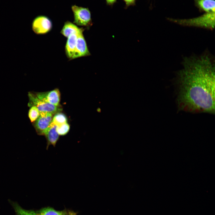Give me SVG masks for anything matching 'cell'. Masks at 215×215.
Masks as SVG:
<instances>
[{
    "label": "cell",
    "instance_id": "obj_1",
    "mask_svg": "<svg viewBox=\"0 0 215 215\" xmlns=\"http://www.w3.org/2000/svg\"><path fill=\"white\" fill-rule=\"evenodd\" d=\"M177 73L176 103L179 111L214 114L215 66L208 53L185 57Z\"/></svg>",
    "mask_w": 215,
    "mask_h": 215
},
{
    "label": "cell",
    "instance_id": "obj_2",
    "mask_svg": "<svg viewBox=\"0 0 215 215\" xmlns=\"http://www.w3.org/2000/svg\"><path fill=\"white\" fill-rule=\"evenodd\" d=\"M215 12L205 13L199 17L185 19L168 18L171 22L179 24L212 30L215 26Z\"/></svg>",
    "mask_w": 215,
    "mask_h": 215
},
{
    "label": "cell",
    "instance_id": "obj_3",
    "mask_svg": "<svg viewBox=\"0 0 215 215\" xmlns=\"http://www.w3.org/2000/svg\"><path fill=\"white\" fill-rule=\"evenodd\" d=\"M16 215H67L68 211H58L52 208H47L38 211L28 210L23 209L17 204L14 205Z\"/></svg>",
    "mask_w": 215,
    "mask_h": 215
},
{
    "label": "cell",
    "instance_id": "obj_4",
    "mask_svg": "<svg viewBox=\"0 0 215 215\" xmlns=\"http://www.w3.org/2000/svg\"><path fill=\"white\" fill-rule=\"evenodd\" d=\"M74 16V22L79 26L88 27L91 23L90 11L85 8L74 5L72 7Z\"/></svg>",
    "mask_w": 215,
    "mask_h": 215
},
{
    "label": "cell",
    "instance_id": "obj_5",
    "mask_svg": "<svg viewBox=\"0 0 215 215\" xmlns=\"http://www.w3.org/2000/svg\"><path fill=\"white\" fill-rule=\"evenodd\" d=\"M33 32L38 35H42L49 32L52 28V23L47 17L39 16L33 20L32 25Z\"/></svg>",
    "mask_w": 215,
    "mask_h": 215
},
{
    "label": "cell",
    "instance_id": "obj_6",
    "mask_svg": "<svg viewBox=\"0 0 215 215\" xmlns=\"http://www.w3.org/2000/svg\"><path fill=\"white\" fill-rule=\"evenodd\" d=\"M28 96L32 104L37 108L40 113H48L53 114L61 110L57 106L39 99L36 95L29 93Z\"/></svg>",
    "mask_w": 215,
    "mask_h": 215
},
{
    "label": "cell",
    "instance_id": "obj_7",
    "mask_svg": "<svg viewBox=\"0 0 215 215\" xmlns=\"http://www.w3.org/2000/svg\"><path fill=\"white\" fill-rule=\"evenodd\" d=\"M83 31H82L78 34L75 51L72 60L90 55L83 35Z\"/></svg>",
    "mask_w": 215,
    "mask_h": 215
},
{
    "label": "cell",
    "instance_id": "obj_8",
    "mask_svg": "<svg viewBox=\"0 0 215 215\" xmlns=\"http://www.w3.org/2000/svg\"><path fill=\"white\" fill-rule=\"evenodd\" d=\"M53 114L48 113H40V115L36 120L35 127L39 134L43 135L44 131L51 123Z\"/></svg>",
    "mask_w": 215,
    "mask_h": 215
},
{
    "label": "cell",
    "instance_id": "obj_9",
    "mask_svg": "<svg viewBox=\"0 0 215 215\" xmlns=\"http://www.w3.org/2000/svg\"><path fill=\"white\" fill-rule=\"evenodd\" d=\"M39 99L58 106L60 101V93L58 89L46 92L38 93L36 94Z\"/></svg>",
    "mask_w": 215,
    "mask_h": 215
},
{
    "label": "cell",
    "instance_id": "obj_10",
    "mask_svg": "<svg viewBox=\"0 0 215 215\" xmlns=\"http://www.w3.org/2000/svg\"><path fill=\"white\" fill-rule=\"evenodd\" d=\"M56 126L51 122L44 132L43 135L45 136L47 140V150L50 145L55 147L59 139V135L56 131Z\"/></svg>",
    "mask_w": 215,
    "mask_h": 215
},
{
    "label": "cell",
    "instance_id": "obj_11",
    "mask_svg": "<svg viewBox=\"0 0 215 215\" xmlns=\"http://www.w3.org/2000/svg\"><path fill=\"white\" fill-rule=\"evenodd\" d=\"M78 33L72 34L67 38L65 50L67 57L70 60L72 59L74 54Z\"/></svg>",
    "mask_w": 215,
    "mask_h": 215
},
{
    "label": "cell",
    "instance_id": "obj_12",
    "mask_svg": "<svg viewBox=\"0 0 215 215\" xmlns=\"http://www.w3.org/2000/svg\"><path fill=\"white\" fill-rule=\"evenodd\" d=\"M82 30H84L83 28H79L75 24L67 21L65 23L60 33L63 36L67 38L72 34L78 33Z\"/></svg>",
    "mask_w": 215,
    "mask_h": 215
},
{
    "label": "cell",
    "instance_id": "obj_13",
    "mask_svg": "<svg viewBox=\"0 0 215 215\" xmlns=\"http://www.w3.org/2000/svg\"><path fill=\"white\" fill-rule=\"evenodd\" d=\"M196 6L205 13L215 12L214 0H194Z\"/></svg>",
    "mask_w": 215,
    "mask_h": 215
},
{
    "label": "cell",
    "instance_id": "obj_14",
    "mask_svg": "<svg viewBox=\"0 0 215 215\" xmlns=\"http://www.w3.org/2000/svg\"><path fill=\"white\" fill-rule=\"evenodd\" d=\"M67 118L64 114L59 112L55 115L52 122L56 126H58L67 123Z\"/></svg>",
    "mask_w": 215,
    "mask_h": 215
},
{
    "label": "cell",
    "instance_id": "obj_15",
    "mask_svg": "<svg viewBox=\"0 0 215 215\" xmlns=\"http://www.w3.org/2000/svg\"><path fill=\"white\" fill-rule=\"evenodd\" d=\"M40 115V112L37 108L33 105L30 109L28 113L29 118L31 122L36 121Z\"/></svg>",
    "mask_w": 215,
    "mask_h": 215
},
{
    "label": "cell",
    "instance_id": "obj_16",
    "mask_svg": "<svg viewBox=\"0 0 215 215\" xmlns=\"http://www.w3.org/2000/svg\"><path fill=\"white\" fill-rule=\"evenodd\" d=\"M69 125L67 123L56 127V131L58 134L60 136L66 135L69 132Z\"/></svg>",
    "mask_w": 215,
    "mask_h": 215
},
{
    "label": "cell",
    "instance_id": "obj_17",
    "mask_svg": "<svg viewBox=\"0 0 215 215\" xmlns=\"http://www.w3.org/2000/svg\"><path fill=\"white\" fill-rule=\"evenodd\" d=\"M135 0H124L127 5H130L133 4Z\"/></svg>",
    "mask_w": 215,
    "mask_h": 215
},
{
    "label": "cell",
    "instance_id": "obj_18",
    "mask_svg": "<svg viewBox=\"0 0 215 215\" xmlns=\"http://www.w3.org/2000/svg\"><path fill=\"white\" fill-rule=\"evenodd\" d=\"M67 215H76V213L73 211H68Z\"/></svg>",
    "mask_w": 215,
    "mask_h": 215
},
{
    "label": "cell",
    "instance_id": "obj_19",
    "mask_svg": "<svg viewBox=\"0 0 215 215\" xmlns=\"http://www.w3.org/2000/svg\"><path fill=\"white\" fill-rule=\"evenodd\" d=\"M116 0H106L107 2L109 4L113 3Z\"/></svg>",
    "mask_w": 215,
    "mask_h": 215
}]
</instances>
